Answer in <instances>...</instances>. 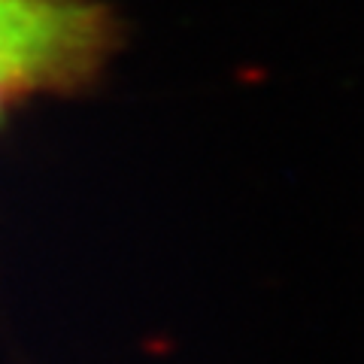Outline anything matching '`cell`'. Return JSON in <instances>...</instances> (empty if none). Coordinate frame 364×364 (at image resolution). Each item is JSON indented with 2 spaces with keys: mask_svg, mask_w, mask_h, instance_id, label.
Returning a JSON list of instances; mask_svg holds the SVG:
<instances>
[{
  "mask_svg": "<svg viewBox=\"0 0 364 364\" xmlns=\"http://www.w3.org/2000/svg\"><path fill=\"white\" fill-rule=\"evenodd\" d=\"M112 46L95 0H0V109L40 88L76 85Z\"/></svg>",
  "mask_w": 364,
  "mask_h": 364,
  "instance_id": "obj_1",
  "label": "cell"
}]
</instances>
